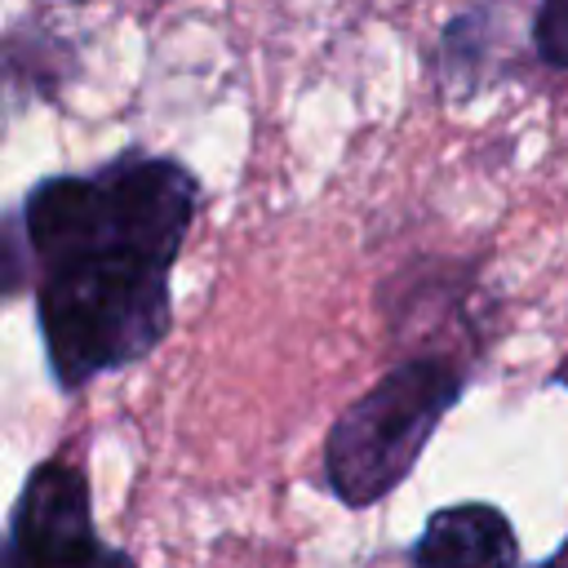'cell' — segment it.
<instances>
[{
    "label": "cell",
    "instance_id": "6da1fadb",
    "mask_svg": "<svg viewBox=\"0 0 568 568\" xmlns=\"http://www.w3.org/2000/svg\"><path fill=\"white\" fill-rule=\"evenodd\" d=\"M200 200L182 160L146 151H124L89 173H53L22 195L40 342L58 390H84L169 337V275Z\"/></svg>",
    "mask_w": 568,
    "mask_h": 568
},
{
    "label": "cell",
    "instance_id": "3957f363",
    "mask_svg": "<svg viewBox=\"0 0 568 568\" xmlns=\"http://www.w3.org/2000/svg\"><path fill=\"white\" fill-rule=\"evenodd\" d=\"M515 0H466L439 31L435 80L448 98H475L506 75Z\"/></svg>",
    "mask_w": 568,
    "mask_h": 568
},
{
    "label": "cell",
    "instance_id": "277c9868",
    "mask_svg": "<svg viewBox=\"0 0 568 568\" xmlns=\"http://www.w3.org/2000/svg\"><path fill=\"white\" fill-rule=\"evenodd\" d=\"M408 568H519V541L506 510L457 501L426 519L408 550Z\"/></svg>",
    "mask_w": 568,
    "mask_h": 568
},
{
    "label": "cell",
    "instance_id": "9c48e42d",
    "mask_svg": "<svg viewBox=\"0 0 568 568\" xmlns=\"http://www.w3.org/2000/svg\"><path fill=\"white\" fill-rule=\"evenodd\" d=\"M537 568H568V541H564V546H559V550H555L550 559H541Z\"/></svg>",
    "mask_w": 568,
    "mask_h": 568
},
{
    "label": "cell",
    "instance_id": "52a82bcc",
    "mask_svg": "<svg viewBox=\"0 0 568 568\" xmlns=\"http://www.w3.org/2000/svg\"><path fill=\"white\" fill-rule=\"evenodd\" d=\"M528 36H532V53L550 71H568V0H537Z\"/></svg>",
    "mask_w": 568,
    "mask_h": 568
},
{
    "label": "cell",
    "instance_id": "5b68a950",
    "mask_svg": "<svg viewBox=\"0 0 568 568\" xmlns=\"http://www.w3.org/2000/svg\"><path fill=\"white\" fill-rule=\"evenodd\" d=\"M75 71V49L44 22H18L0 36V138L31 106L53 102Z\"/></svg>",
    "mask_w": 568,
    "mask_h": 568
},
{
    "label": "cell",
    "instance_id": "ba28073f",
    "mask_svg": "<svg viewBox=\"0 0 568 568\" xmlns=\"http://www.w3.org/2000/svg\"><path fill=\"white\" fill-rule=\"evenodd\" d=\"M27 284H31V248L22 235V217L4 213L0 217V302L22 293Z\"/></svg>",
    "mask_w": 568,
    "mask_h": 568
},
{
    "label": "cell",
    "instance_id": "8992f818",
    "mask_svg": "<svg viewBox=\"0 0 568 568\" xmlns=\"http://www.w3.org/2000/svg\"><path fill=\"white\" fill-rule=\"evenodd\" d=\"M0 568H138L133 555L120 546H106L102 537L75 550H27L9 537H0Z\"/></svg>",
    "mask_w": 568,
    "mask_h": 568
},
{
    "label": "cell",
    "instance_id": "7a4b0ae2",
    "mask_svg": "<svg viewBox=\"0 0 568 568\" xmlns=\"http://www.w3.org/2000/svg\"><path fill=\"white\" fill-rule=\"evenodd\" d=\"M462 368L439 355L399 359L359 399H351L324 435V484L351 506H377L417 466L444 413L462 399Z\"/></svg>",
    "mask_w": 568,
    "mask_h": 568
}]
</instances>
